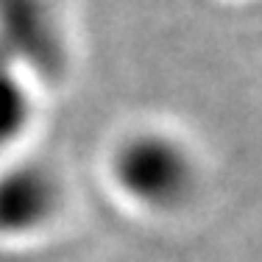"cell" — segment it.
<instances>
[{
  "instance_id": "6da1fadb",
  "label": "cell",
  "mask_w": 262,
  "mask_h": 262,
  "mask_svg": "<svg viewBox=\"0 0 262 262\" xmlns=\"http://www.w3.org/2000/svg\"><path fill=\"white\" fill-rule=\"evenodd\" d=\"M106 173L117 195L148 215L187 209L204 179L190 140L165 123L123 128L106 151Z\"/></svg>"
},
{
  "instance_id": "7a4b0ae2",
  "label": "cell",
  "mask_w": 262,
  "mask_h": 262,
  "mask_svg": "<svg viewBox=\"0 0 262 262\" xmlns=\"http://www.w3.org/2000/svg\"><path fill=\"white\" fill-rule=\"evenodd\" d=\"M0 53L53 86L70 61V36L59 0H0Z\"/></svg>"
},
{
  "instance_id": "3957f363",
  "label": "cell",
  "mask_w": 262,
  "mask_h": 262,
  "mask_svg": "<svg viewBox=\"0 0 262 262\" xmlns=\"http://www.w3.org/2000/svg\"><path fill=\"white\" fill-rule=\"evenodd\" d=\"M64 201V184L45 162L23 154L0 159V240L23 243L51 232Z\"/></svg>"
},
{
  "instance_id": "277c9868",
  "label": "cell",
  "mask_w": 262,
  "mask_h": 262,
  "mask_svg": "<svg viewBox=\"0 0 262 262\" xmlns=\"http://www.w3.org/2000/svg\"><path fill=\"white\" fill-rule=\"evenodd\" d=\"M48 86L11 56L0 53V159L17 157L39 123Z\"/></svg>"
},
{
  "instance_id": "5b68a950",
  "label": "cell",
  "mask_w": 262,
  "mask_h": 262,
  "mask_svg": "<svg viewBox=\"0 0 262 262\" xmlns=\"http://www.w3.org/2000/svg\"><path fill=\"white\" fill-rule=\"evenodd\" d=\"M217 3H232L234 6V3H248V0H217Z\"/></svg>"
}]
</instances>
